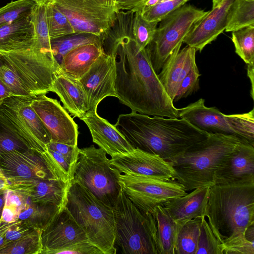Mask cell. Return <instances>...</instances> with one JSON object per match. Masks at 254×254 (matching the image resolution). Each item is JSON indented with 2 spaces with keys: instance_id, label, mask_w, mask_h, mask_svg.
I'll list each match as a JSON object with an SVG mask.
<instances>
[{
  "instance_id": "cell-1",
  "label": "cell",
  "mask_w": 254,
  "mask_h": 254,
  "mask_svg": "<svg viewBox=\"0 0 254 254\" xmlns=\"http://www.w3.org/2000/svg\"><path fill=\"white\" fill-rule=\"evenodd\" d=\"M112 55L116 66L115 89L121 103L132 112L179 118L178 109L155 72L145 49L138 48L133 34L124 37Z\"/></svg>"
},
{
  "instance_id": "cell-2",
  "label": "cell",
  "mask_w": 254,
  "mask_h": 254,
  "mask_svg": "<svg viewBox=\"0 0 254 254\" xmlns=\"http://www.w3.org/2000/svg\"><path fill=\"white\" fill-rule=\"evenodd\" d=\"M115 126L134 148L158 155L168 161L210 134L183 118L132 112L120 115Z\"/></svg>"
},
{
  "instance_id": "cell-3",
  "label": "cell",
  "mask_w": 254,
  "mask_h": 254,
  "mask_svg": "<svg viewBox=\"0 0 254 254\" xmlns=\"http://www.w3.org/2000/svg\"><path fill=\"white\" fill-rule=\"evenodd\" d=\"M206 218L221 244L254 224V180L210 187Z\"/></svg>"
},
{
  "instance_id": "cell-4",
  "label": "cell",
  "mask_w": 254,
  "mask_h": 254,
  "mask_svg": "<svg viewBox=\"0 0 254 254\" xmlns=\"http://www.w3.org/2000/svg\"><path fill=\"white\" fill-rule=\"evenodd\" d=\"M243 141L233 135L210 133L169 161L175 171L174 180L187 191L214 185L219 167Z\"/></svg>"
},
{
  "instance_id": "cell-5",
  "label": "cell",
  "mask_w": 254,
  "mask_h": 254,
  "mask_svg": "<svg viewBox=\"0 0 254 254\" xmlns=\"http://www.w3.org/2000/svg\"><path fill=\"white\" fill-rule=\"evenodd\" d=\"M67 198L66 208L89 242L103 254H116L113 208L74 180L70 183Z\"/></svg>"
},
{
  "instance_id": "cell-6",
  "label": "cell",
  "mask_w": 254,
  "mask_h": 254,
  "mask_svg": "<svg viewBox=\"0 0 254 254\" xmlns=\"http://www.w3.org/2000/svg\"><path fill=\"white\" fill-rule=\"evenodd\" d=\"M115 245L124 254H160L156 221L152 213H145L122 190L112 207Z\"/></svg>"
},
{
  "instance_id": "cell-7",
  "label": "cell",
  "mask_w": 254,
  "mask_h": 254,
  "mask_svg": "<svg viewBox=\"0 0 254 254\" xmlns=\"http://www.w3.org/2000/svg\"><path fill=\"white\" fill-rule=\"evenodd\" d=\"M121 172L108 158L106 152L92 145L79 149L74 180L87 189L97 199L113 207L122 188Z\"/></svg>"
},
{
  "instance_id": "cell-8",
  "label": "cell",
  "mask_w": 254,
  "mask_h": 254,
  "mask_svg": "<svg viewBox=\"0 0 254 254\" xmlns=\"http://www.w3.org/2000/svg\"><path fill=\"white\" fill-rule=\"evenodd\" d=\"M206 12L185 3L159 22L152 39L145 48L157 74L173 52L181 48L185 38L193 24Z\"/></svg>"
},
{
  "instance_id": "cell-9",
  "label": "cell",
  "mask_w": 254,
  "mask_h": 254,
  "mask_svg": "<svg viewBox=\"0 0 254 254\" xmlns=\"http://www.w3.org/2000/svg\"><path fill=\"white\" fill-rule=\"evenodd\" d=\"M0 63L13 72L32 96L51 91L55 73L60 69L54 58L33 47L0 51Z\"/></svg>"
},
{
  "instance_id": "cell-10",
  "label": "cell",
  "mask_w": 254,
  "mask_h": 254,
  "mask_svg": "<svg viewBox=\"0 0 254 254\" xmlns=\"http://www.w3.org/2000/svg\"><path fill=\"white\" fill-rule=\"evenodd\" d=\"M200 98L186 107L178 109L183 118L208 133L236 136L254 145V109L243 114L225 115L216 107H207Z\"/></svg>"
},
{
  "instance_id": "cell-11",
  "label": "cell",
  "mask_w": 254,
  "mask_h": 254,
  "mask_svg": "<svg viewBox=\"0 0 254 254\" xmlns=\"http://www.w3.org/2000/svg\"><path fill=\"white\" fill-rule=\"evenodd\" d=\"M0 168L9 183V189L39 180H62L71 182L48 150L32 149L0 155Z\"/></svg>"
},
{
  "instance_id": "cell-12",
  "label": "cell",
  "mask_w": 254,
  "mask_h": 254,
  "mask_svg": "<svg viewBox=\"0 0 254 254\" xmlns=\"http://www.w3.org/2000/svg\"><path fill=\"white\" fill-rule=\"evenodd\" d=\"M34 97L6 98L0 105V117L30 149L44 152L51 138L31 106Z\"/></svg>"
},
{
  "instance_id": "cell-13",
  "label": "cell",
  "mask_w": 254,
  "mask_h": 254,
  "mask_svg": "<svg viewBox=\"0 0 254 254\" xmlns=\"http://www.w3.org/2000/svg\"><path fill=\"white\" fill-rule=\"evenodd\" d=\"M119 181L126 195L145 213H152L169 199L188 193L184 186L174 179L121 174Z\"/></svg>"
},
{
  "instance_id": "cell-14",
  "label": "cell",
  "mask_w": 254,
  "mask_h": 254,
  "mask_svg": "<svg viewBox=\"0 0 254 254\" xmlns=\"http://www.w3.org/2000/svg\"><path fill=\"white\" fill-rule=\"evenodd\" d=\"M68 18L75 33L102 38L114 23L116 12L95 0H49Z\"/></svg>"
},
{
  "instance_id": "cell-15",
  "label": "cell",
  "mask_w": 254,
  "mask_h": 254,
  "mask_svg": "<svg viewBox=\"0 0 254 254\" xmlns=\"http://www.w3.org/2000/svg\"><path fill=\"white\" fill-rule=\"evenodd\" d=\"M31 106L49 131L51 141L77 146L78 125L57 99L38 95L33 98Z\"/></svg>"
},
{
  "instance_id": "cell-16",
  "label": "cell",
  "mask_w": 254,
  "mask_h": 254,
  "mask_svg": "<svg viewBox=\"0 0 254 254\" xmlns=\"http://www.w3.org/2000/svg\"><path fill=\"white\" fill-rule=\"evenodd\" d=\"M115 78L114 57L103 52L78 80L86 95L88 111L97 110L99 104L108 96L116 97Z\"/></svg>"
},
{
  "instance_id": "cell-17",
  "label": "cell",
  "mask_w": 254,
  "mask_h": 254,
  "mask_svg": "<svg viewBox=\"0 0 254 254\" xmlns=\"http://www.w3.org/2000/svg\"><path fill=\"white\" fill-rule=\"evenodd\" d=\"M121 173L152 177L163 180L174 179L171 163L158 155L134 148L130 153L117 155L110 159Z\"/></svg>"
},
{
  "instance_id": "cell-18",
  "label": "cell",
  "mask_w": 254,
  "mask_h": 254,
  "mask_svg": "<svg viewBox=\"0 0 254 254\" xmlns=\"http://www.w3.org/2000/svg\"><path fill=\"white\" fill-rule=\"evenodd\" d=\"M87 241L85 233L65 206L42 231V254H54L58 250Z\"/></svg>"
},
{
  "instance_id": "cell-19",
  "label": "cell",
  "mask_w": 254,
  "mask_h": 254,
  "mask_svg": "<svg viewBox=\"0 0 254 254\" xmlns=\"http://www.w3.org/2000/svg\"><path fill=\"white\" fill-rule=\"evenodd\" d=\"M234 0H223L207 11L191 26L183 43L200 52L215 40L225 30L229 9Z\"/></svg>"
},
{
  "instance_id": "cell-20",
  "label": "cell",
  "mask_w": 254,
  "mask_h": 254,
  "mask_svg": "<svg viewBox=\"0 0 254 254\" xmlns=\"http://www.w3.org/2000/svg\"><path fill=\"white\" fill-rule=\"evenodd\" d=\"M80 119L88 127L93 142L111 157L130 153L134 150L115 125L100 117L97 110L87 111Z\"/></svg>"
},
{
  "instance_id": "cell-21",
  "label": "cell",
  "mask_w": 254,
  "mask_h": 254,
  "mask_svg": "<svg viewBox=\"0 0 254 254\" xmlns=\"http://www.w3.org/2000/svg\"><path fill=\"white\" fill-rule=\"evenodd\" d=\"M254 180V145L241 141L217 171L215 184Z\"/></svg>"
},
{
  "instance_id": "cell-22",
  "label": "cell",
  "mask_w": 254,
  "mask_h": 254,
  "mask_svg": "<svg viewBox=\"0 0 254 254\" xmlns=\"http://www.w3.org/2000/svg\"><path fill=\"white\" fill-rule=\"evenodd\" d=\"M196 50L189 46L175 50L168 58L157 76L173 102L181 84L190 70L197 66Z\"/></svg>"
},
{
  "instance_id": "cell-23",
  "label": "cell",
  "mask_w": 254,
  "mask_h": 254,
  "mask_svg": "<svg viewBox=\"0 0 254 254\" xmlns=\"http://www.w3.org/2000/svg\"><path fill=\"white\" fill-rule=\"evenodd\" d=\"M210 186L199 187L183 196L169 199L162 205L180 227L188 221L205 217Z\"/></svg>"
},
{
  "instance_id": "cell-24",
  "label": "cell",
  "mask_w": 254,
  "mask_h": 254,
  "mask_svg": "<svg viewBox=\"0 0 254 254\" xmlns=\"http://www.w3.org/2000/svg\"><path fill=\"white\" fill-rule=\"evenodd\" d=\"M70 183L60 179L39 180L9 189L25 195L32 202L64 208Z\"/></svg>"
},
{
  "instance_id": "cell-25",
  "label": "cell",
  "mask_w": 254,
  "mask_h": 254,
  "mask_svg": "<svg viewBox=\"0 0 254 254\" xmlns=\"http://www.w3.org/2000/svg\"><path fill=\"white\" fill-rule=\"evenodd\" d=\"M51 91L59 97L64 107L74 117L80 119L88 111L86 95L79 80L60 69L55 73Z\"/></svg>"
},
{
  "instance_id": "cell-26",
  "label": "cell",
  "mask_w": 254,
  "mask_h": 254,
  "mask_svg": "<svg viewBox=\"0 0 254 254\" xmlns=\"http://www.w3.org/2000/svg\"><path fill=\"white\" fill-rule=\"evenodd\" d=\"M103 52V47L95 44L77 47L64 57L60 64V69L69 77L79 80Z\"/></svg>"
},
{
  "instance_id": "cell-27",
  "label": "cell",
  "mask_w": 254,
  "mask_h": 254,
  "mask_svg": "<svg viewBox=\"0 0 254 254\" xmlns=\"http://www.w3.org/2000/svg\"><path fill=\"white\" fill-rule=\"evenodd\" d=\"M30 17L0 26V51L11 52L33 47L34 28Z\"/></svg>"
},
{
  "instance_id": "cell-28",
  "label": "cell",
  "mask_w": 254,
  "mask_h": 254,
  "mask_svg": "<svg viewBox=\"0 0 254 254\" xmlns=\"http://www.w3.org/2000/svg\"><path fill=\"white\" fill-rule=\"evenodd\" d=\"M156 221L160 254H175L178 234L181 228L162 205L152 213Z\"/></svg>"
},
{
  "instance_id": "cell-29",
  "label": "cell",
  "mask_w": 254,
  "mask_h": 254,
  "mask_svg": "<svg viewBox=\"0 0 254 254\" xmlns=\"http://www.w3.org/2000/svg\"><path fill=\"white\" fill-rule=\"evenodd\" d=\"M134 14V12L131 10L116 12L113 24L103 37V47L106 54L112 55L116 47L122 39L133 34Z\"/></svg>"
},
{
  "instance_id": "cell-30",
  "label": "cell",
  "mask_w": 254,
  "mask_h": 254,
  "mask_svg": "<svg viewBox=\"0 0 254 254\" xmlns=\"http://www.w3.org/2000/svg\"><path fill=\"white\" fill-rule=\"evenodd\" d=\"M64 208L52 204L34 203L28 197L25 207L20 213L18 219L43 231Z\"/></svg>"
},
{
  "instance_id": "cell-31",
  "label": "cell",
  "mask_w": 254,
  "mask_h": 254,
  "mask_svg": "<svg viewBox=\"0 0 254 254\" xmlns=\"http://www.w3.org/2000/svg\"><path fill=\"white\" fill-rule=\"evenodd\" d=\"M88 44L103 47V39L96 35L86 33H74L51 40L53 58L59 65L64 57L72 49Z\"/></svg>"
},
{
  "instance_id": "cell-32",
  "label": "cell",
  "mask_w": 254,
  "mask_h": 254,
  "mask_svg": "<svg viewBox=\"0 0 254 254\" xmlns=\"http://www.w3.org/2000/svg\"><path fill=\"white\" fill-rule=\"evenodd\" d=\"M226 32L254 26V0H234L229 9Z\"/></svg>"
},
{
  "instance_id": "cell-33",
  "label": "cell",
  "mask_w": 254,
  "mask_h": 254,
  "mask_svg": "<svg viewBox=\"0 0 254 254\" xmlns=\"http://www.w3.org/2000/svg\"><path fill=\"white\" fill-rule=\"evenodd\" d=\"M30 18L34 28L33 48L54 58L51 52V39L47 21L45 4H37Z\"/></svg>"
},
{
  "instance_id": "cell-34",
  "label": "cell",
  "mask_w": 254,
  "mask_h": 254,
  "mask_svg": "<svg viewBox=\"0 0 254 254\" xmlns=\"http://www.w3.org/2000/svg\"><path fill=\"white\" fill-rule=\"evenodd\" d=\"M201 221V218L193 219L181 227L177 236L175 254H196Z\"/></svg>"
},
{
  "instance_id": "cell-35",
  "label": "cell",
  "mask_w": 254,
  "mask_h": 254,
  "mask_svg": "<svg viewBox=\"0 0 254 254\" xmlns=\"http://www.w3.org/2000/svg\"><path fill=\"white\" fill-rule=\"evenodd\" d=\"M42 230L35 228L23 237L9 242L0 248V254H42L41 234Z\"/></svg>"
},
{
  "instance_id": "cell-36",
  "label": "cell",
  "mask_w": 254,
  "mask_h": 254,
  "mask_svg": "<svg viewBox=\"0 0 254 254\" xmlns=\"http://www.w3.org/2000/svg\"><path fill=\"white\" fill-rule=\"evenodd\" d=\"M45 6L51 40L75 33L68 18L52 2L48 1Z\"/></svg>"
},
{
  "instance_id": "cell-37",
  "label": "cell",
  "mask_w": 254,
  "mask_h": 254,
  "mask_svg": "<svg viewBox=\"0 0 254 254\" xmlns=\"http://www.w3.org/2000/svg\"><path fill=\"white\" fill-rule=\"evenodd\" d=\"M232 40L236 53L248 64H254V26L232 32Z\"/></svg>"
},
{
  "instance_id": "cell-38",
  "label": "cell",
  "mask_w": 254,
  "mask_h": 254,
  "mask_svg": "<svg viewBox=\"0 0 254 254\" xmlns=\"http://www.w3.org/2000/svg\"><path fill=\"white\" fill-rule=\"evenodd\" d=\"M35 0H17L0 8V26L30 16Z\"/></svg>"
},
{
  "instance_id": "cell-39",
  "label": "cell",
  "mask_w": 254,
  "mask_h": 254,
  "mask_svg": "<svg viewBox=\"0 0 254 254\" xmlns=\"http://www.w3.org/2000/svg\"><path fill=\"white\" fill-rule=\"evenodd\" d=\"M159 22L148 21L138 12H134L132 32L137 46L140 49L145 48L152 39Z\"/></svg>"
},
{
  "instance_id": "cell-40",
  "label": "cell",
  "mask_w": 254,
  "mask_h": 254,
  "mask_svg": "<svg viewBox=\"0 0 254 254\" xmlns=\"http://www.w3.org/2000/svg\"><path fill=\"white\" fill-rule=\"evenodd\" d=\"M220 245L206 217L201 218L196 254H222Z\"/></svg>"
},
{
  "instance_id": "cell-41",
  "label": "cell",
  "mask_w": 254,
  "mask_h": 254,
  "mask_svg": "<svg viewBox=\"0 0 254 254\" xmlns=\"http://www.w3.org/2000/svg\"><path fill=\"white\" fill-rule=\"evenodd\" d=\"M30 149L0 117V155Z\"/></svg>"
},
{
  "instance_id": "cell-42",
  "label": "cell",
  "mask_w": 254,
  "mask_h": 254,
  "mask_svg": "<svg viewBox=\"0 0 254 254\" xmlns=\"http://www.w3.org/2000/svg\"><path fill=\"white\" fill-rule=\"evenodd\" d=\"M189 0H169L157 3L140 14L148 21L160 22L172 11L185 4Z\"/></svg>"
},
{
  "instance_id": "cell-43",
  "label": "cell",
  "mask_w": 254,
  "mask_h": 254,
  "mask_svg": "<svg viewBox=\"0 0 254 254\" xmlns=\"http://www.w3.org/2000/svg\"><path fill=\"white\" fill-rule=\"evenodd\" d=\"M220 248L222 254H254V242L245 236L224 242Z\"/></svg>"
},
{
  "instance_id": "cell-44",
  "label": "cell",
  "mask_w": 254,
  "mask_h": 254,
  "mask_svg": "<svg viewBox=\"0 0 254 254\" xmlns=\"http://www.w3.org/2000/svg\"><path fill=\"white\" fill-rule=\"evenodd\" d=\"M199 73L197 66L193 68L182 82L173 102L186 98L199 88Z\"/></svg>"
},
{
  "instance_id": "cell-45",
  "label": "cell",
  "mask_w": 254,
  "mask_h": 254,
  "mask_svg": "<svg viewBox=\"0 0 254 254\" xmlns=\"http://www.w3.org/2000/svg\"><path fill=\"white\" fill-rule=\"evenodd\" d=\"M1 76L0 79L8 87L13 96L30 97L31 96L19 82L13 72L5 65L0 64Z\"/></svg>"
},
{
  "instance_id": "cell-46",
  "label": "cell",
  "mask_w": 254,
  "mask_h": 254,
  "mask_svg": "<svg viewBox=\"0 0 254 254\" xmlns=\"http://www.w3.org/2000/svg\"><path fill=\"white\" fill-rule=\"evenodd\" d=\"M34 229L28 223L20 220L13 222L5 234V245L23 237Z\"/></svg>"
},
{
  "instance_id": "cell-47",
  "label": "cell",
  "mask_w": 254,
  "mask_h": 254,
  "mask_svg": "<svg viewBox=\"0 0 254 254\" xmlns=\"http://www.w3.org/2000/svg\"><path fill=\"white\" fill-rule=\"evenodd\" d=\"M103 254L102 252L89 241L79 243L58 250L54 254Z\"/></svg>"
},
{
  "instance_id": "cell-48",
  "label": "cell",
  "mask_w": 254,
  "mask_h": 254,
  "mask_svg": "<svg viewBox=\"0 0 254 254\" xmlns=\"http://www.w3.org/2000/svg\"><path fill=\"white\" fill-rule=\"evenodd\" d=\"M47 148L60 153L72 164L76 166L80 149L78 146H74L51 141L48 144Z\"/></svg>"
},
{
  "instance_id": "cell-49",
  "label": "cell",
  "mask_w": 254,
  "mask_h": 254,
  "mask_svg": "<svg viewBox=\"0 0 254 254\" xmlns=\"http://www.w3.org/2000/svg\"><path fill=\"white\" fill-rule=\"evenodd\" d=\"M20 213L15 208L4 204L0 220L7 223H11L19 220Z\"/></svg>"
},
{
  "instance_id": "cell-50",
  "label": "cell",
  "mask_w": 254,
  "mask_h": 254,
  "mask_svg": "<svg viewBox=\"0 0 254 254\" xmlns=\"http://www.w3.org/2000/svg\"><path fill=\"white\" fill-rule=\"evenodd\" d=\"M146 0H117L115 11L131 10Z\"/></svg>"
},
{
  "instance_id": "cell-51",
  "label": "cell",
  "mask_w": 254,
  "mask_h": 254,
  "mask_svg": "<svg viewBox=\"0 0 254 254\" xmlns=\"http://www.w3.org/2000/svg\"><path fill=\"white\" fill-rule=\"evenodd\" d=\"M169 0H146L140 5L133 8L131 11L135 12H138L141 13L147 8L160 2Z\"/></svg>"
},
{
  "instance_id": "cell-52",
  "label": "cell",
  "mask_w": 254,
  "mask_h": 254,
  "mask_svg": "<svg viewBox=\"0 0 254 254\" xmlns=\"http://www.w3.org/2000/svg\"><path fill=\"white\" fill-rule=\"evenodd\" d=\"M11 96H14L8 87L0 78V105L4 100Z\"/></svg>"
},
{
  "instance_id": "cell-53",
  "label": "cell",
  "mask_w": 254,
  "mask_h": 254,
  "mask_svg": "<svg viewBox=\"0 0 254 254\" xmlns=\"http://www.w3.org/2000/svg\"><path fill=\"white\" fill-rule=\"evenodd\" d=\"M13 223H7L3 222L0 219V248L5 245V234Z\"/></svg>"
},
{
  "instance_id": "cell-54",
  "label": "cell",
  "mask_w": 254,
  "mask_h": 254,
  "mask_svg": "<svg viewBox=\"0 0 254 254\" xmlns=\"http://www.w3.org/2000/svg\"><path fill=\"white\" fill-rule=\"evenodd\" d=\"M9 183L0 168V193L9 189Z\"/></svg>"
},
{
  "instance_id": "cell-55",
  "label": "cell",
  "mask_w": 254,
  "mask_h": 254,
  "mask_svg": "<svg viewBox=\"0 0 254 254\" xmlns=\"http://www.w3.org/2000/svg\"><path fill=\"white\" fill-rule=\"evenodd\" d=\"M248 75L250 79L252 84L251 95L254 99V64H248L247 67Z\"/></svg>"
},
{
  "instance_id": "cell-56",
  "label": "cell",
  "mask_w": 254,
  "mask_h": 254,
  "mask_svg": "<svg viewBox=\"0 0 254 254\" xmlns=\"http://www.w3.org/2000/svg\"><path fill=\"white\" fill-rule=\"evenodd\" d=\"M101 5L114 9L115 10L116 3L117 0H95Z\"/></svg>"
},
{
  "instance_id": "cell-57",
  "label": "cell",
  "mask_w": 254,
  "mask_h": 254,
  "mask_svg": "<svg viewBox=\"0 0 254 254\" xmlns=\"http://www.w3.org/2000/svg\"><path fill=\"white\" fill-rule=\"evenodd\" d=\"M7 190L0 193V219L1 218L2 211L5 203Z\"/></svg>"
},
{
  "instance_id": "cell-58",
  "label": "cell",
  "mask_w": 254,
  "mask_h": 254,
  "mask_svg": "<svg viewBox=\"0 0 254 254\" xmlns=\"http://www.w3.org/2000/svg\"><path fill=\"white\" fill-rule=\"evenodd\" d=\"M223 0H212V7H215L219 4Z\"/></svg>"
},
{
  "instance_id": "cell-59",
  "label": "cell",
  "mask_w": 254,
  "mask_h": 254,
  "mask_svg": "<svg viewBox=\"0 0 254 254\" xmlns=\"http://www.w3.org/2000/svg\"><path fill=\"white\" fill-rule=\"evenodd\" d=\"M37 4H45L49 0H35Z\"/></svg>"
},
{
  "instance_id": "cell-60",
  "label": "cell",
  "mask_w": 254,
  "mask_h": 254,
  "mask_svg": "<svg viewBox=\"0 0 254 254\" xmlns=\"http://www.w3.org/2000/svg\"><path fill=\"white\" fill-rule=\"evenodd\" d=\"M1 65H0V78H1Z\"/></svg>"
}]
</instances>
